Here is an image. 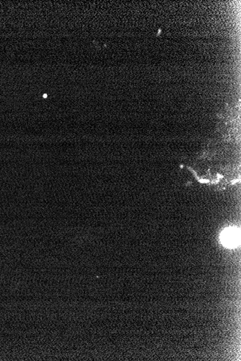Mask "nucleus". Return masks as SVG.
Listing matches in <instances>:
<instances>
[{
	"label": "nucleus",
	"instance_id": "f257e3e1",
	"mask_svg": "<svg viewBox=\"0 0 241 361\" xmlns=\"http://www.w3.org/2000/svg\"><path fill=\"white\" fill-rule=\"evenodd\" d=\"M221 242L228 248H235L240 243V232L235 227H230L223 231Z\"/></svg>",
	"mask_w": 241,
	"mask_h": 361
}]
</instances>
